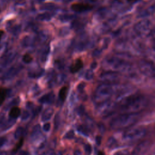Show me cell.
<instances>
[{"mask_svg":"<svg viewBox=\"0 0 155 155\" xmlns=\"http://www.w3.org/2000/svg\"><path fill=\"white\" fill-rule=\"evenodd\" d=\"M140 118L137 113H125L113 117L110 122V126L113 130H122L130 127Z\"/></svg>","mask_w":155,"mask_h":155,"instance_id":"obj_1","label":"cell"},{"mask_svg":"<svg viewBox=\"0 0 155 155\" xmlns=\"http://www.w3.org/2000/svg\"><path fill=\"white\" fill-rule=\"evenodd\" d=\"M146 134V130L143 127H134L126 131L123 138L127 141H134L143 138Z\"/></svg>","mask_w":155,"mask_h":155,"instance_id":"obj_2","label":"cell"},{"mask_svg":"<svg viewBox=\"0 0 155 155\" xmlns=\"http://www.w3.org/2000/svg\"><path fill=\"white\" fill-rule=\"evenodd\" d=\"M70 7H71V9L74 12L81 13V12H84L91 10L93 8V6L88 3L78 2L73 3L71 5Z\"/></svg>","mask_w":155,"mask_h":155,"instance_id":"obj_3","label":"cell"},{"mask_svg":"<svg viewBox=\"0 0 155 155\" xmlns=\"http://www.w3.org/2000/svg\"><path fill=\"white\" fill-rule=\"evenodd\" d=\"M150 145L149 140H145L139 143L134 149L132 155H142L148 149Z\"/></svg>","mask_w":155,"mask_h":155,"instance_id":"obj_4","label":"cell"},{"mask_svg":"<svg viewBox=\"0 0 155 155\" xmlns=\"http://www.w3.org/2000/svg\"><path fill=\"white\" fill-rule=\"evenodd\" d=\"M83 65V61L81 58H77L71 64L70 67V71L71 73H76L82 68Z\"/></svg>","mask_w":155,"mask_h":155,"instance_id":"obj_5","label":"cell"},{"mask_svg":"<svg viewBox=\"0 0 155 155\" xmlns=\"http://www.w3.org/2000/svg\"><path fill=\"white\" fill-rule=\"evenodd\" d=\"M21 114V109L17 106H14L9 111L8 116L10 117L13 119L18 118Z\"/></svg>","mask_w":155,"mask_h":155,"instance_id":"obj_6","label":"cell"},{"mask_svg":"<svg viewBox=\"0 0 155 155\" xmlns=\"http://www.w3.org/2000/svg\"><path fill=\"white\" fill-rule=\"evenodd\" d=\"M53 114V110L52 108L46 109L42 114L41 120L42 121H47L50 120Z\"/></svg>","mask_w":155,"mask_h":155,"instance_id":"obj_7","label":"cell"},{"mask_svg":"<svg viewBox=\"0 0 155 155\" xmlns=\"http://www.w3.org/2000/svg\"><path fill=\"white\" fill-rule=\"evenodd\" d=\"M7 89L4 87H0V106L4 102L7 97Z\"/></svg>","mask_w":155,"mask_h":155,"instance_id":"obj_8","label":"cell"},{"mask_svg":"<svg viewBox=\"0 0 155 155\" xmlns=\"http://www.w3.org/2000/svg\"><path fill=\"white\" fill-rule=\"evenodd\" d=\"M68 92V88L66 86L62 87L59 91V97L62 101H64L67 97Z\"/></svg>","mask_w":155,"mask_h":155,"instance_id":"obj_9","label":"cell"},{"mask_svg":"<svg viewBox=\"0 0 155 155\" xmlns=\"http://www.w3.org/2000/svg\"><path fill=\"white\" fill-rule=\"evenodd\" d=\"M117 146V141L113 137L108 138L106 142V147L109 148H113Z\"/></svg>","mask_w":155,"mask_h":155,"instance_id":"obj_10","label":"cell"},{"mask_svg":"<svg viewBox=\"0 0 155 155\" xmlns=\"http://www.w3.org/2000/svg\"><path fill=\"white\" fill-rule=\"evenodd\" d=\"M78 131L85 136H88V129L85 125H79L77 127Z\"/></svg>","mask_w":155,"mask_h":155,"instance_id":"obj_11","label":"cell"},{"mask_svg":"<svg viewBox=\"0 0 155 155\" xmlns=\"http://www.w3.org/2000/svg\"><path fill=\"white\" fill-rule=\"evenodd\" d=\"M23 143H24V138L22 137H20V139H19V140H18V143L16 144V145H15V147L13 148V150H12V151L13 152V153H16V152H17L21 147H22V145H23Z\"/></svg>","mask_w":155,"mask_h":155,"instance_id":"obj_12","label":"cell"},{"mask_svg":"<svg viewBox=\"0 0 155 155\" xmlns=\"http://www.w3.org/2000/svg\"><path fill=\"white\" fill-rule=\"evenodd\" d=\"M33 59V56L29 54V53H25L22 56V61L25 64H29L30 63Z\"/></svg>","mask_w":155,"mask_h":155,"instance_id":"obj_13","label":"cell"},{"mask_svg":"<svg viewBox=\"0 0 155 155\" xmlns=\"http://www.w3.org/2000/svg\"><path fill=\"white\" fill-rule=\"evenodd\" d=\"M53 96L50 94L46 95L45 96H43L41 99L40 101L42 103H51L53 101Z\"/></svg>","mask_w":155,"mask_h":155,"instance_id":"obj_14","label":"cell"},{"mask_svg":"<svg viewBox=\"0 0 155 155\" xmlns=\"http://www.w3.org/2000/svg\"><path fill=\"white\" fill-rule=\"evenodd\" d=\"M74 133L73 130H70L69 131H68L64 136V138L65 139H73L74 137Z\"/></svg>","mask_w":155,"mask_h":155,"instance_id":"obj_15","label":"cell"},{"mask_svg":"<svg viewBox=\"0 0 155 155\" xmlns=\"http://www.w3.org/2000/svg\"><path fill=\"white\" fill-rule=\"evenodd\" d=\"M84 150H85V152L87 155H90L91 153V147L89 145V144H87L85 145L84 147Z\"/></svg>","mask_w":155,"mask_h":155,"instance_id":"obj_16","label":"cell"},{"mask_svg":"<svg viewBox=\"0 0 155 155\" xmlns=\"http://www.w3.org/2000/svg\"><path fill=\"white\" fill-rule=\"evenodd\" d=\"M97 126H98V128H99L100 132L102 133H104L105 131V127L104 125L102 123H99L97 124Z\"/></svg>","mask_w":155,"mask_h":155,"instance_id":"obj_17","label":"cell"},{"mask_svg":"<svg viewBox=\"0 0 155 155\" xmlns=\"http://www.w3.org/2000/svg\"><path fill=\"white\" fill-rule=\"evenodd\" d=\"M50 128H51V125H50V123H46V124H45L44 125H43V130L44 131H45V132H47V131H48L49 130H50Z\"/></svg>","mask_w":155,"mask_h":155,"instance_id":"obj_18","label":"cell"},{"mask_svg":"<svg viewBox=\"0 0 155 155\" xmlns=\"http://www.w3.org/2000/svg\"><path fill=\"white\" fill-rule=\"evenodd\" d=\"M96 143L97 145H100L101 143V141H102V137L101 136H97L96 137Z\"/></svg>","mask_w":155,"mask_h":155,"instance_id":"obj_19","label":"cell"},{"mask_svg":"<svg viewBox=\"0 0 155 155\" xmlns=\"http://www.w3.org/2000/svg\"><path fill=\"white\" fill-rule=\"evenodd\" d=\"M42 155H55V154L52 150H48L45 152Z\"/></svg>","mask_w":155,"mask_h":155,"instance_id":"obj_20","label":"cell"},{"mask_svg":"<svg viewBox=\"0 0 155 155\" xmlns=\"http://www.w3.org/2000/svg\"><path fill=\"white\" fill-rule=\"evenodd\" d=\"M114 155H128L127 153H126V152H124V151H117L116 153H115L114 154Z\"/></svg>","mask_w":155,"mask_h":155,"instance_id":"obj_21","label":"cell"},{"mask_svg":"<svg viewBox=\"0 0 155 155\" xmlns=\"http://www.w3.org/2000/svg\"><path fill=\"white\" fill-rule=\"evenodd\" d=\"M74 155H82V153L79 150H76L74 152Z\"/></svg>","mask_w":155,"mask_h":155,"instance_id":"obj_22","label":"cell"},{"mask_svg":"<svg viewBox=\"0 0 155 155\" xmlns=\"http://www.w3.org/2000/svg\"><path fill=\"white\" fill-rule=\"evenodd\" d=\"M4 34V31L2 30H0V40L2 38V36Z\"/></svg>","mask_w":155,"mask_h":155,"instance_id":"obj_23","label":"cell"},{"mask_svg":"<svg viewBox=\"0 0 155 155\" xmlns=\"http://www.w3.org/2000/svg\"><path fill=\"white\" fill-rule=\"evenodd\" d=\"M137 1H139V0H127V1H128V2H131V3L135 2Z\"/></svg>","mask_w":155,"mask_h":155,"instance_id":"obj_24","label":"cell"},{"mask_svg":"<svg viewBox=\"0 0 155 155\" xmlns=\"http://www.w3.org/2000/svg\"><path fill=\"white\" fill-rule=\"evenodd\" d=\"M97 155H105V154L102 151H98Z\"/></svg>","mask_w":155,"mask_h":155,"instance_id":"obj_25","label":"cell"}]
</instances>
